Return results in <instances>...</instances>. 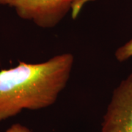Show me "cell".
<instances>
[{"label": "cell", "instance_id": "5", "mask_svg": "<svg viewBox=\"0 0 132 132\" xmlns=\"http://www.w3.org/2000/svg\"><path fill=\"white\" fill-rule=\"evenodd\" d=\"M5 132H32L31 130L25 126L20 123H15L8 128Z\"/></svg>", "mask_w": 132, "mask_h": 132}, {"label": "cell", "instance_id": "2", "mask_svg": "<svg viewBox=\"0 0 132 132\" xmlns=\"http://www.w3.org/2000/svg\"><path fill=\"white\" fill-rule=\"evenodd\" d=\"M85 0H0V5L15 10L21 19L38 27L50 29L61 22L72 10L76 15Z\"/></svg>", "mask_w": 132, "mask_h": 132}, {"label": "cell", "instance_id": "3", "mask_svg": "<svg viewBox=\"0 0 132 132\" xmlns=\"http://www.w3.org/2000/svg\"><path fill=\"white\" fill-rule=\"evenodd\" d=\"M101 132H132V73L114 90Z\"/></svg>", "mask_w": 132, "mask_h": 132}, {"label": "cell", "instance_id": "1", "mask_svg": "<svg viewBox=\"0 0 132 132\" xmlns=\"http://www.w3.org/2000/svg\"><path fill=\"white\" fill-rule=\"evenodd\" d=\"M74 57L56 55L40 63L20 62L0 71V122L24 109L38 110L54 104L70 79Z\"/></svg>", "mask_w": 132, "mask_h": 132}, {"label": "cell", "instance_id": "4", "mask_svg": "<svg viewBox=\"0 0 132 132\" xmlns=\"http://www.w3.org/2000/svg\"><path fill=\"white\" fill-rule=\"evenodd\" d=\"M114 55L119 62H125L132 57V38L123 46L118 48Z\"/></svg>", "mask_w": 132, "mask_h": 132}]
</instances>
